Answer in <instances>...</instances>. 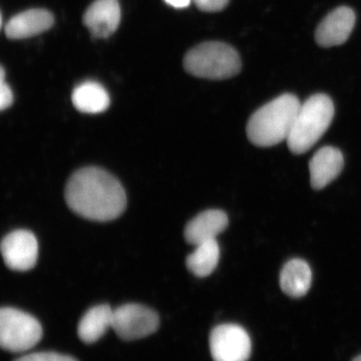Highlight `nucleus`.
<instances>
[{
	"label": "nucleus",
	"instance_id": "f257e3e1",
	"mask_svg": "<svg viewBox=\"0 0 361 361\" xmlns=\"http://www.w3.org/2000/svg\"><path fill=\"white\" fill-rule=\"evenodd\" d=\"M66 200L73 212L97 222L116 219L127 207L122 184L110 173L94 167L80 169L71 176Z\"/></svg>",
	"mask_w": 361,
	"mask_h": 361
},
{
	"label": "nucleus",
	"instance_id": "f03ea898",
	"mask_svg": "<svg viewBox=\"0 0 361 361\" xmlns=\"http://www.w3.org/2000/svg\"><path fill=\"white\" fill-rule=\"evenodd\" d=\"M300 106L298 97L284 94L261 106L247 123L249 141L261 148L286 141Z\"/></svg>",
	"mask_w": 361,
	"mask_h": 361
},
{
	"label": "nucleus",
	"instance_id": "7ed1b4c3",
	"mask_svg": "<svg viewBox=\"0 0 361 361\" xmlns=\"http://www.w3.org/2000/svg\"><path fill=\"white\" fill-rule=\"evenodd\" d=\"M334 116V102L327 94H316L306 99L301 104L287 137L288 149L295 155L310 151L329 130Z\"/></svg>",
	"mask_w": 361,
	"mask_h": 361
},
{
	"label": "nucleus",
	"instance_id": "20e7f679",
	"mask_svg": "<svg viewBox=\"0 0 361 361\" xmlns=\"http://www.w3.org/2000/svg\"><path fill=\"white\" fill-rule=\"evenodd\" d=\"M184 68L194 77L227 80L238 75L242 63L238 51L231 45L220 42H207L187 52Z\"/></svg>",
	"mask_w": 361,
	"mask_h": 361
},
{
	"label": "nucleus",
	"instance_id": "39448f33",
	"mask_svg": "<svg viewBox=\"0 0 361 361\" xmlns=\"http://www.w3.org/2000/svg\"><path fill=\"white\" fill-rule=\"evenodd\" d=\"M42 325L37 318L16 308L0 311V344L11 353H23L39 343Z\"/></svg>",
	"mask_w": 361,
	"mask_h": 361
},
{
	"label": "nucleus",
	"instance_id": "423d86ee",
	"mask_svg": "<svg viewBox=\"0 0 361 361\" xmlns=\"http://www.w3.org/2000/svg\"><path fill=\"white\" fill-rule=\"evenodd\" d=\"M159 324L160 318L156 311L141 304H126L114 310L111 329L121 338L135 341L151 336Z\"/></svg>",
	"mask_w": 361,
	"mask_h": 361
},
{
	"label": "nucleus",
	"instance_id": "0eeeda50",
	"mask_svg": "<svg viewBox=\"0 0 361 361\" xmlns=\"http://www.w3.org/2000/svg\"><path fill=\"white\" fill-rule=\"evenodd\" d=\"M210 350L214 361H247L251 355V339L243 327L221 324L211 332Z\"/></svg>",
	"mask_w": 361,
	"mask_h": 361
},
{
	"label": "nucleus",
	"instance_id": "6e6552de",
	"mask_svg": "<svg viewBox=\"0 0 361 361\" xmlns=\"http://www.w3.org/2000/svg\"><path fill=\"white\" fill-rule=\"evenodd\" d=\"M1 254L9 269L28 271L37 264L39 243L30 231L16 230L9 233L1 242Z\"/></svg>",
	"mask_w": 361,
	"mask_h": 361
},
{
	"label": "nucleus",
	"instance_id": "1a4fd4ad",
	"mask_svg": "<svg viewBox=\"0 0 361 361\" xmlns=\"http://www.w3.org/2000/svg\"><path fill=\"white\" fill-rule=\"evenodd\" d=\"M355 11L348 6L337 7L325 16L315 30L316 44L332 47L348 42L355 25Z\"/></svg>",
	"mask_w": 361,
	"mask_h": 361
},
{
	"label": "nucleus",
	"instance_id": "9d476101",
	"mask_svg": "<svg viewBox=\"0 0 361 361\" xmlns=\"http://www.w3.org/2000/svg\"><path fill=\"white\" fill-rule=\"evenodd\" d=\"M118 0H96L84 14L85 25L97 39H106L118 30L121 23Z\"/></svg>",
	"mask_w": 361,
	"mask_h": 361
},
{
	"label": "nucleus",
	"instance_id": "9b49d317",
	"mask_svg": "<svg viewBox=\"0 0 361 361\" xmlns=\"http://www.w3.org/2000/svg\"><path fill=\"white\" fill-rule=\"evenodd\" d=\"M54 23V16L49 11L28 9L11 18L4 27V32L11 39H28L47 32Z\"/></svg>",
	"mask_w": 361,
	"mask_h": 361
},
{
	"label": "nucleus",
	"instance_id": "f8f14e48",
	"mask_svg": "<svg viewBox=\"0 0 361 361\" xmlns=\"http://www.w3.org/2000/svg\"><path fill=\"white\" fill-rule=\"evenodd\" d=\"M344 166L342 153L334 147L318 149L310 161V183L314 190H322L336 179Z\"/></svg>",
	"mask_w": 361,
	"mask_h": 361
},
{
	"label": "nucleus",
	"instance_id": "ddd939ff",
	"mask_svg": "<svg viewBox=\"0 0 361 361\" xmlns=\"http://www.w3.org/2000/svg\"><path fill=\"white\" fill-rule=\"evenodd\" d=\"M229 224L227 215L221 210H207L190 221L185 229L184 236L191 245H200L216 240Z\"/></svg>",
	"mask_w": 361,
	"mask_h": 361
},
{
	"label": "nucleus",
	"instance_id": "4468645a",
	"mask_svg": "<svg viewBox=\"0 0 361 361\" xmlns=\"http://www.w3.org/2000/svg\"><path fill=\"white\" fill-rule=\"evenodd\" d=\"M280 287L286 295L300 298L307 294L312 282V272L302 259L288 261L280 273Z\"/></svg>",
	"mask_w": 361,
	"mask_h": 361
},
{
	"label": "nucleus",
	"instance_id": "2eb2a0df",
	"mask_svg": "<svg viewBox=\"0 0 361 361\" xmlns=\"http://www.w3.org/2000/svg\"><path fill=\"white\" fill-rule=\"evenodd\" d=\"M71 101L78 111L85 114L103 113L110 106L111 99L108 92L99 82H82L73 90Z\"/></svg>",
	"mask_w": 361,
	"mask_h": 361
},
{
	"label": "nucleus",
	"instance_id": "dca6fc26",
	"mask_svg": "<svg viewBox=\"0 0 361 361\" xmlns=\"http://www.w3.org/2000/svg\"><path fill=\"white\" fill-rule=\"evenodd\" d=\"M114 310L110 306H94L80 319L78 323V334L85 343H94L113 327Z\"/></svg>",
	"mask_w": 361,
	"mask_h": 361
},
{
	"label": "nucleus",
	"instance_id": "f3484780",
	"mask_svg": "<svg viewBox=\"0 0 361 361\" xmlns=\"http://www.w3.org/2000/svg\"><path fill=\"white\" fill-rule=\"evenodd\" d=\"M220 258V248L216 240L196 246V250L188 256L186 265L197 277H207L212 274Z\"/></svg>",
	"mask_w": 361,
	"mask_h": 361
},
{
	"label": "nucleus",
	"instance_id": "a211bd4d",
	"mask_svg": "<svg viewBox=\"0 0 361 361\" xmlns=\"http://www.w3.org/2000/svg\"><path fill=\"white\" fill-rule=\"evenodd\" d=\"M1 78H0V109L6 110L13 103V92L11 87L6 82V71L4 66L1 68Z\"/></svg>",
	"mask_w": 361,
	"mask_h": 361
},
{
	"label": "nucleus",
	"instance_id": "6ab92c4d",
	"mask_svg": "<svg viewBox=\"0 0 361 361\" xmlns=\"http://www.w3.org/2000/svg\"><path fill=\"white\" fill-rule=\"evenodd\" d=\"M16 361H77L71 356L61 355L54 353H32L18 358Z\"/></svg>",
	"mask_w": 361,
	"mask_h": 361
},
{
	"label": "nucleus",
	"instance_id": "aec40b11",
	"mask_svg": "<svg viewBox=\"0 0 361 361\" xmlns=\"http://www.w3.org/2000/svg\"><path fill=\"white\" fill-rule=\"evenodd\" d=\"M230 0H193L195 6L205 13H218L223 11Z\"/></svg>",
	"mask_w": 361,
	"mask_h": 361
},
{
	"label": "nucleus",
	"instance_id": "412c9836",
	"mask_svg": "<svg viewBox=\"0 0 361 361\" xmlns=\"http://www.w3.org/2000/svg\"><path fill=\"white\" fill-rule=\"evenodd\" d=\"M169 6L175 7V8H186L190 6L192 0H165Z\"/></svg>",
	"mask_w": 361,
	"mask_h": 361
},
{
	"label": "nucleus",
	"instance_id": "4be33fe9",
	"mask_svg": "<svg viewBox=\"0 0 361 361\" xmlns=\"http://www.w3.org/2000/svg\"><path fill=\"white\" fill-rule=\"evenodd\" d=\"M353 361H361V355L357 356V357L355 358Z\"/></svg>",
	"mask_w": 361,
	"mask_h": 361
}]
</instances>
